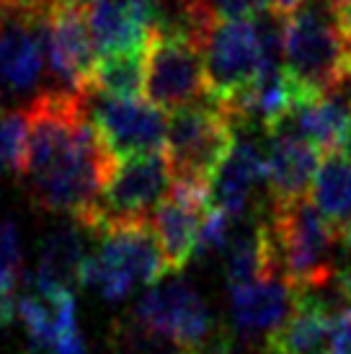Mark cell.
<instances>
[{
    "instance_id": "cell-1",
    "label": "cell",
    "mask_w": 351,
    "mask_h": 354,
    "mask_svg": "<svg viewBox=\"0 0 351 354\" xmlns=\"http://www.w3.org/2000/svg\"><path fill=\"white\" fill-rule=\"evenodd\" d=\"M26 117L31 202L83 223L117 168V156L93 124L86 96L44 91L29 101Z\"/></svg>"
},
{
    "instance_id": "cell-2",
    "label": "cell",
    "mask_w": 351,
    "mask_h": 354,
    "mask_svg": "<svg viewBox=\"0 0 351 354\" xmlns=\"http://www.w3.org/2000/svg\"><path fill=\"white\" fill-rule=\"evenodd\" d=\"M269 269L297 292H323L336 279L341 233L318 212L312 199L261 207Z\"/></svg>"
},
{
    "instance_id": "cell-3",
    "label": "cell",
    "mask_w": 351,
    "mask_h": 354,
    "mask_svg": "<svg viewBox=\"0 0 351 354\" xmlns=\"http://www.w3.org/2000/svg\"><path fill=\"white\" fill-rule=\"evenodd\" d=\"M284 70L315 96L351 86V31L336 0H305L287 16Z\"/></svg>"
},
{
    "instance_id": "cell-4",
    "label": "cell",
    "mask_w": 351,
    "mask_h": 354,
    "mask_svg": "<svg viewBox=\"0 0 351 354\" xmlns=\"http://www.w3.org/2000/svg\"><path fill=\"white\" fill-rule=\"evenodd\" d=\"M96 241L98 248L80 269V287L96 290L108 303L129 297L137 285H158L171 274L150 223L111 227Z\"/></svg>"
},
{
    "instance_id": "cell-5",
    "label": "cell",
    "mask_w": 351,
    "mask_h": 354,
    "mask_svg": "<svg viewBox=\"0 0 351 354\" xmlns=\"http://www.w3.org/2000/svg\"><path fill=\"white\" fill-rule=\"evenodd\" d=\"M145 93L158 109H184L209 101L205 52L191 29L166 19L150 31L145 55Z\"/></svg>"
},
{
    "instance_id": "cell-6",
    "label": "cell",
    "mask_w": 351,
    "mask_h": 354,
    "mask_svg": "<svg viewBox=\"0 0 351 354\" xmlns=\"http://www.w3.org/2000/svg\"><path fill=\"white\" fill-rule=\"evenodd\" d=\"M171 184L173 176L163 150L122 158L101 192L96 207L78 225L86 227L88 236L98 238L111 227L150 223Z\"/></svg>"
},
{
    "instance_id": "cell-7",
    "label": "cell",
    "mask_w": 351,
    "mask_h": 354,
    "mask_svg": "<svg viewBox=\"0 0 351 354\" xmlns=\"http://www.w3.org/2000/svg\"><path fill=\"white\" fill-rule=\"evenodd\" d=\"M238 129L215 101L176 109L168 119L166 153L173 181L207 184L230 153Z\"/></svg>"
},
{
    "instance_id": "cell-8",
    "label": "cell",
    "mask_w": 351,
    "mask_h": 354,
    "mask_svg": "<svg viewBox=\"0 0 351 354\" xmlns=\"http://www.w3.org/2000/svg\"><path fill=\"white\" fill-rule=\"evenodd\" d=\"M132 318L147 331L166 336L191 354H209L225 336L196 287L178 274L147 290L135 305Z\"/></svg>"
},
{
    "instance_id": "cell-9",
    "label": "cell",
    "mask_w": 351,
    "mask_h": 354,
    "mask_svg": "<svg viewBox=\"0 0 351 354\" xmlns=\"http://www.w3.org/2000/svg\"><path fill=\"white\" fill-rule=\"evenodd\" d=\"M41 39L47 68L62 91L86 96L93 88L98 55L83 0H49L41 10Z\"/></svg>"
},
{
    "instance_id": "cell-10",
    "label": "cell",
    "mask_w": 351,
    "mask_h": 354,
    "mask_svg": "<svg viewBox=\"0 0 351 354\" xmlns=\"http://www.w3.org/2000/svg\"><path fill=\"white\" fill-rule=\"evenodd\" d=\"M207 86L215 104L243 93L261 73V47L254 19H215L199 31Z\"/></svg>"
},
{
    "instance_id": "cell-11",
    "label": "cell",
    "mask_w": 351,
    "mask_h": 354,
    "mask_svg": "<svg viewBox=\"0 0 351 354\" xmlns=\"http://www.w3.org/2000/svg\"><path fill=\"white\" fill-rule=\"evenodd\" d=\"M86 104L96 129L117 158L166 148L168 122L163 109L153 101H140V96H108L91 88Z\"/></svg>"
},
{
    "instance_id": "cell-12",
    "label": "cell",
    "mask_w": 351,
    "mask_h": 354,
    "mask_svg": "<svg viewBox=\"0 0 351 354\" xmlns=\"http://www.w3.org/2000/svg\"><path fill=\"white\" fill-rule=\"evenodd\" d=\"M209 207V187L194 181H173L163 202L155 207L150 225L171 274H181L194 259L199 225Z\"/></svg>"
},
{
    "instance_id": "cell-13",
    "label": "cell",
    "mask_w": 351,
    "mask_h": 354,
    "mask_svg": "<svg viewBox=\"0 0 351 354\" xmlns=\"http://www.w3.org/2000/svg\"><path fill=\"white\" fill-rule=\"evenodd\" d=\"M86 16L98 57L147 50L150 31L166 21L160 0H88Z\"/></svg>"
},
{
    "instance_id": "cell-14",
    "label": "cell",
    "mask_w": 351,
    "mask_h": 354,
    "mask_svg": "<svg viewBox=\"0 0 351 354\" xmlns=\"http://www.w3.org/2000/svg\"><path fill=\"white\" fill-rule=\"evenodd\" d=\"M47 68L41 39V10L0 8V83L13 96H26L39 86Z\"/></svg>"
},
{
    "instance_id": "cell-15",
    "label": "cell",
    "mask_w": 351,
    "mask_h": 354,
    "mask_svg": "<svg viewBox=\"0 0 351 354\" xmlns=\"http://www.w3.org/2000/svg\"><path fill=\"white\" fill-rule=\"evenodd\" d=\"M297 290L282 277L266 274L256 282L240 287H230V313L235 331L243 336L248 346L274 334L294 310Z\"/></svg>"
},
{
    "instance_id": "cell-16",
    "label": "cell",
    "mask_w": 351,
    "mask_h": 354,
    "mask_svg": "<svg viewBox=\"0 0 351 354\" xmlns=\"http://www.w3.org/2000/svg\"><path fill=\"white\" fill-rule=\"evenodd\" d=\"M261 181H266V150H261L251 132H238L230 153L209 181V202L238 220L254 209L251 202Z\"/></svg>"
},
{
    "instance_id": "cell-17",
    "label": "cell",
    "mask_w": 351,
    "mask_h": 354,
    "mask_svg": "<svg viewBox=\"0 0 351 354\" xmlns=\"http://www.w3.org/2000/svg\"><path fill=\"white\" fill-rule=\"evenodd\" d=\"M321 166V150L310 140L300 138L292 129H276L269 135L266 148V187L269 199L282 205L307 194Z\"/></svg>"
},
{
    "instance_id": "cell-18",
    "label": "cell",
    "mask_w": 351,
    "mask_h": 354,
    "mask_svg": "<svg viewBox=\"0 0 351 354\" xmlns=\"http://www.w3.org/2000/svg\"><path fill=\"white\" fill-rule=\"evenodd\" d=\"M336 308L321 292H297L294 310L263 339L261 354H325Z\"/></svg>"
},
{
    "instance_id": "cell-19",
    "label": "cell",
    "mask_w": 351,
    "mask_h": 354,
    "mask_svg": "<svg viewBox=\"0 0 351 354\" xmlns=\"http://www.w3.org/2000/svg\"><path fill=\"white\" fill-rule=\"evenodd\" d=\"M351 88V86H349ZM349 88L328 91L303 104L279 129H292L300 138L310 140L323 153L341 150L349 140L351 96ZM274 135V132H272Z\"/></svg>"
},
{
    "instance_id": "cell-20",
    "label": "cell",
    "mask_w": 351,
    "mask_h": 354,
    "mask_svg": "<svg viewBox=\"0 0 351 354\" xmlns=\"http://www.w3.org/2000/svg\"><path fill=\"white\" fill-rule=\"evenodd\" d=\"M86 227L83 225H59L41 238L37 272L31 285L41 290H70L80 287V269L86 264Z\"/></svg>"
},
{
    "instance_id": "cell-21",
    "label": "cell",
    "mask_w": 351,
    "mask_h": 354,
    "mask_svg": "<svg viewBox=\"0 0 351 354\" xmlns=\"http://www.w3.org/2000/svg\"><path fill=\"white\" fill-rule=\"evenodd\" d=\"M312 205L339 233L351 225V156L325 153L312 181Z\"/></svg>"
},
{
    "instance_id": "cell-22",
    "label": "cell",
    "mask_w": 351,
    "mask_h": 354,
    "mask_svg": "<svg viewBox=\"0 0 351 354\" xmlns=\"http://www.w3.org/2000/svg\"><path fill=\"white\" fill-rule=\"evenodd\" d=\"M147 50H127L98 57L93 70V88L108 96H140L145 88Z\"/></svg>"
},
{
    "instance_id": "cell-23",
    "label": "cell",
    "mask_w": 351,
    "mask_h": 354,
    "mask_svg": "<svg viewBox=\"0 0 351 354\" xmlns=\"http://www.w3.org/2000/svg\"><path fill=\"white\" fill-rule=\"evenodd\" d=\"M29 163V117L26 111L0 114V178L26 174Z\"/></svg>"
},
{
    "instance_id": "cell-24",
    "label": "cell",
    "mask_w": 351,
    "mask_h": 354,
    "mask_svg": "<svg viewBox=\"0 0 351 354\" xmlns=\"http://www.w3.org/2000/svg\"><path fill=\"white\" fill-rule=\"evenodd\" d=\"M111 354H191L176 342L147 331L135 318L117 324L111 331Z\"/></svg>"
},
{
    "instance_id": "cell-25",
    "label": "cell",
    "mask_w": 351,
    "mask_h": 354,
    "mask_svg": "<svg viewBox=\"0 0 351 354\" xmlns=\"http://www.w3.org/2000/svg\"><path fill=\"white\" fill-rule=\"evenodd\" d=\"M233 227H235V217H230L227 212L217 209V207H209L205 220H202V225H199V236H196V246H194V259H212V256H222L225 248H227V243H230Z\"/></svg>"
},
{
    "instance_id": "cell-26",
    "label": "cell",
    "mask_w": 351,
    "mask_h": 354,
    "mask_svg": "<svg viewBox=\"0 0 351 354\" xmlns=\"http://www.w3.org/2000/svg\"><path fill=\"white\" fill-rule=\"evenodd\" d=\"M0 277L23 279V246L19 227L8 217H0Z\"/></svg>"
},
{
    "instance_id": "cell-27",
    "label": "cell",
    "mask_w": 351,
    "mask_h": 354,
    "mask_svg": "<svg viewBox=\"0 0 351 354\" xmlns=\"http://www.w3.org/2000/svg\"><path fill=\"white\" fill-rule=\"evenodd\" d=\"M205 6L215 19H254L269 8L266 0H205Z\"/></svg>"
},
{
    "instance_id": "cell-28",
    "label": "cell",
    "mask_w": 351,
    "mask_h": 354,
    "mask_svg": "<svg viewBox=\"0 0 351 354\" xmlns=\"http://www.w3.org/2000/svg\"><path fill=\"white\" fill-rule=\"evenodd\" d=\"M325 354H351V305H341L333 313V326Z\"/></svg>"
},
{
    "instance_id": "cell-29",
    "label": "cell",
    "mask_w": 351,
    "mask_h": 354,
    "mask_svg": "<svg viewBox=\"0 0 351 354\" xmlns=\"http://www.w3.org/2000/svg\"><path fill=\"white\" fill-rule=\"evenodd\" d=\"M49 6V0H0V8L23 10V13H39Z\"/></svg>"
},
{
    "instance_id": "cell-30",
    "label": "cell",
    "mask_w": 351,
    "mask_h": 354,
    "mask_svg": "<svg viewBox=\"0 0 351 354\" xmlns=\"http://www.w3.org/2000/svg\"><path fill=\"white\" fill-rule=\"evenodd\" d=\"M269 3V8L276 10V13H282V16H290L294 10L303 6L305 0H266Z\"/></svg>"
},
{
    "instance_id": "cell-31",
    "label": "cell",
    "mask_w": 351,
    "mask_h": 354,
    "mask_svg": "<svg viewBox=\"0 0 351 354\" xmlns=\"http://www.w3.org/2000/svg\"><path fill=\"white\" fill-rule=\"evenodd\" d=\"M341 16H343V24H346V29L351 31V6H343Z\"/></svg>"
},
{
    "instance_id": "cell-32",
    "label": "cell",
    "mask_w": 351,
    "mask_h": 354,
    "mask_svg": "<svg viewBox=\"0 0 351 354\" xmlns=\"http://www.w3.org/2000/svg\"><path fill=\"white\" fill-rule=\"evenodd\" d=\"M336 3H339L341 8H343V6H351V0H336Z\"/></svg>"
},
{
    "instance_id": "cell-33",
    "label": "cell",
    "mask_w": 351,
    "mask_h": 354,
    "mask_svg": "<svg viewBox=\"0 0 351 354\" xmlns=\"http://www.w3.org/2000/svg\"><path fill=\"white\" fill-rule=\"evenodd\" d=\"M346 148H349V156H351V127H349V140H346Z\"/></svg>"
},
{
    "instance_id": "cell-34",
    "label": "cell",
    "mask_w": 351,
    "mask_h": 354,
    "mask_svg": "<svg viewBox=\"0 0 351 354\" xmlns=\"http://www.w3.org/2000/svg\"><path fill=\"white\" fill-rule=\"evenodd\" d=\"M83 3H88V0H83Z\"/></svg>"
}]
</instances>
